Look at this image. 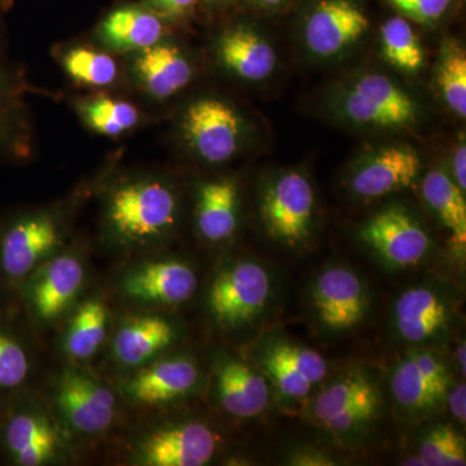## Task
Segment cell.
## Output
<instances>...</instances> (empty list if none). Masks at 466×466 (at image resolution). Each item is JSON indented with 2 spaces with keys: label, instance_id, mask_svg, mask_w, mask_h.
Segmentation results:
<instances>
[{
  "label": "cell",
  "instance_id": "1",
  "mask_svg": "<svg viewBox=\"0 0 466 466\" xmlns=\"http://www.w3.org/2000/svg\"><path fill=\"white\" fill-rule=\"evenodd\" d=\"M179 213L177 191L164 177L150 174L125 177L106 192L103 235L116 249H150L173 235Z\"/></svg>",
  "mask_w": 466,
  "mask_h": 466
},
{
  "label": "cell",
  "instance_id": "2",
  "mask_svg": "<svg viewBox=\"0 0 466 466\" xmlns=\"http://www.w3.org/2000/svg\"><path fill=\"white\" fill-rule=\"evenodd\" d=\"M72 441L47 401L32 389L0 403V455L5 464H66L73 455Z\"/></svg>",
  "mask_w": 466,
  "mask_h": 466
},
{
  "label": "cell",
  "instance_id": "3",
  "mask_svg": "<svg viewBox=\"0 0 466 466\" xmlns=\"http://www.w3.org/2000/svg\"><path fill=\"white\" fill-rule=\"evenodd\" d=\"M47 403L72 441L95 440L115 428L122 400L116 388L85 364L67 361L52 380Z\"/></svg>",
  "mask_w": 466,
  "mask_h": 466
},
{
  "label": "cell",
  "instance_id": "4",
  "mask_svg": "<svg viewBox=\"0 0 466 466\" xmlns=\"http://www.w3.org/2000/svg\"><path fill=\"white\" fill-rule=\"evenodd\" d=\"M66 219L58 208L20 211L0 220V289L12 297L27 276L66 248Z\"/></svg>",
  "mask_w": 466,
  "mask_h": 466
},
{
  "label": "cell",
  "instance_id": "5",
  "mask_svg": "<svg viewBox=\"0 0 466 466\" xmlns=\"http://www.w3.org/2000/svg\"><path fill=\"white\" fill-rule=\"evenodd\" d=\"M88 263L76 248H64L27 276L16 299L27 320L35 327H51L66 320L84 299Z\"/></svg>",
  "mask_w": 466,
  "mask_h": 466
},
{
  "label": "cell",
  "instance_id": "6",
  "mask_svg": "<svg viewBox=\"0 0 466 466\" xmlns=\"http://www.w3.org/2000/svg\"><path fill=\"white\" fill-rule=\"evenodd\" d=\"M219 450V437L200 420L147 425L128 441L126 462L135 466H202Z\"/></svg>",
  "mask_w": 466,
  "mask_h": 466
},
{
  "label": "cell",
  "instance_id": "7",
  "mask_svg": "<svg viewBox=\"0 0 466 466\" xmlns=\"http://www.w3.org/2000/svg\"><path fill=\"white\" fill-rule=\"evenodd\" d=\"M198 287L195 268L186 260L170 257L137 260L116 281V293L126 302L159 311L188 302Z\"/></svg>",
  "mask_w": 466,
  "mask_h": 466
},
{
  "label": "cell",
  "instance_id": "8",
  "mask_svg": "<svg viewBox=\"0 0 466 466\" xmlns=\"http://www.w3.org/2000/svg\"><path fill=\"white\" fill-rule=\"evenodd\" d=\"M200 380V367L195 359L167 352L122 375L116 389L128 406L152 410L189 397L198 389Z\"/></svg>",
  "mask_w": 466,
  "mask_h": 466
},
{
  "label": "cell",
  "instance_id": "9",
  "mask_svg": "<svg viewBox=\"0 0 466 466\" xmlns=\"http://www.w3.org/2000/svg\"><path fill=\"white\" fill-rule=\"evenodd\" d=\"M269 290V276L259 263H229L208 285L207 306L210 317L223 329H238L265 309Z\"/></svg>",
  "mask_w": 466,
  "mask_h": 466
},
{
  "label": "cell",
  "instance_id": "10",
  "mask_svg": "<svg viewBox=\"0 0 466 466\" xmlns=\"http://www.w3.org/2000/svg\"><path fill=\"white\" fill-rule=\"evenodd\" d=\"M180 339L179 325L159 309H137L113 324L110 361L122 375L167 354Z\"/></svg>",
  "mask_w": 466,
  "mask_h": 466
},
{
  "label": "cell",
  "instance_id": "11",
  "mask_svg": "<svg viewBox=\"0 0 466 466\" xmlns=\"http://www.w3.org/2000/svg\"><path fill=\"white\" fill-rule=\"evenodd\" d=\"M12 0H0V156L24 161L33 155V133L21 67L9 57L5 17Z\"/></svg>",
  "mask_w": 466,
  "mask_h": 466
},
{
  "label": "cell",
  "instance_id": "12",
  "mask_svg": "<svg viewBox=\"0 0 466 466\" xmlns=\"http://www.w3.org/2000/svg\"><path fill=\"white\" fill-rule=\"evenodd\" d=\"M182 131L198 158L217 165L238 152L244 125L231 104L218 97H202L184 112Z\"/></svg>",
  "mask_w": 466,
  "mask_h": 466
},
{
  "label": "cell",
  "instance_id": "13",
  "mask_svg": "<svg viewBox=\"0 0 466 466\" xmlns=\"http://www.w3.org/2000/svg\"><path fill=\"white\" fill-rule=\"evenodd\" d=\"M382 397L375 381L360 370L345 373L319 392L312 416L334 433H348L379 416Z\"/></svg>",
  "mask_w": 466,
  "mask_h": 466
},
{
  "label": "cell",
  "instance_id": "14",
  "mask_svg": "<svg viewBox=\"0 0 466 466\" xmlns=\"http://www.w3.org/2000/svg\"><path fill=\"white\" fill-rule=\"evenodd\" d=\"M342 115L352 124L398 128L417 118L415 101L389 76L370 73L342 95Z\"/></svg>",
  "mask_w": 466,
  "mask_h": 466
},
{
  "label": "cell",
  "instance_id": "15",
  "mask_svg": "<svg viewBox=\"0 0 466 466\" xmlns=\"http://www.w3.org/2000/svg\"><path fill=\"white\" fill-rule=\"evenodd\" d=\"M260 210L269 235L297 247L311 235L314 188L305 175L296 171L283 174L267 188Z\"/></svg>",
  "mask_w": 466,
  "mask_h": 466
},
{
  "label": "cell",
  "instance_id": "16",
  "mask_svg": "<svg viewBox=\"0 0 466 466\" xmlns=\"http://www.w3.org/2000/svg\"><path fill=\"white\" fill-rule=\"evenodd\" d=\"M360 238L386 263L395 267L417 265L431 245L425 229L401 208H388L370 218Z\"/></svg>",
  "mask_w": 466,
  "mask_h": 466
},
{
  "label": "cell",
  "instance_id": "17",
  "mask_svg": "<svg viewBox=\"0 0 466 466\" xmlns=\"http://www.w3.org/2000/svg\"><path fill=\"white\" fill-rule=\"evenodd\" d=\"M450 389L449 370L431 351L412 352L392 372V395L408 412H431L446 401Z\"/></svg>",
  "mask_w": 466,
  "mask_h": 466
},
{
  "label": "cell",
  "instance_id": "18",
  "mask_svg": "<svg viewBox=\"0 0 466 466\" xmlns=\"http://www.w3.org/2000/svg\"><path fill=\"white\" fill-rule=\"evenodd\" d=\"M370 27V18L351 0H320L306 20V46L312 54L330 57L358 42Z\"/></svg>",
  "mask_w": 466,
  "mask_h": 466
},
{
  "label": "cell",
  "instance_id": "19",
  "mask_svg": "<svg viewBox=\"0 0 466 466\" xmlns=\"http://www.w3.org/2000/svg\"><path fill=\"white\" fill-rule=\"evenodd\" d=\"M113 324L108 300L103 294L92 293L67 315L58 348L69 363H88L108 345Z\"/></svg>",
  "mask_w": 466,
  "mask_h": 466
},
{
  "label": "cell",
  "instance_id": "20",
  "mask_svg": "<svg viewBox=\"0 0 466 466\" xmlns=\"http://www.w3.org/2000/svg\"><path fill=\"white\" fill-rule=\"evenodd\" d=\"M259 363L284 397L299 400L325 379L328 363L315 350L288 341L271 343Z\"/></svg>",
  "mask_w": 466,
  "mask_h": 466
},
{
  "label": "cell",
  "instance_id": "21",
  "mask_svg": "<svg viewBox=\"0 0 466 466\" xmlns=\"http://www.w3.org/2000/svg\"><path fill=\"white\" fill-rule=\"evenodd\" d=\"M312 296L319 319L328 329L336 332L352 329L366 314L363 283L345 267H330L321 272Z\"/></svg>",
  "mask_w": 466,
  "mask_h": 466
},
{
  "label": "cell",
  "instance_id": "22",
  "mask_svg": "<svg viewBox=\"0 0 466 466\" xmlns=\"http://www.w3.org/2000/svg\"><path fill=\"white\" fill-rule=\"evenodd\" d=\"M214 394L229 416L251 419L266 410L269 390L265 377L241 359L220 354L214 364Z\"/></svg>",
  "mask_w": 466,
  "mask_h": 466
},
{
  "label": "cell",
  "instance_id": "23",
  "mask_svg": "<svg viewBox=\"0 0 466 466\" xmlns=\"http://www.w3.org/2000/svg\"><path fill=\"white\" fill-rule=\"evenodd\" d=\"M131 75L152 99L167 100L189 85L193 67L177 46L162 41L135 54Z\"/></svg>",
  "mask_w": 466,
  "mask_h": 466
},
{
  "label": "cell",
  "instance_id": "24",
  "mask_svg": "<svg viewBox=\"0 0 466 466\" xmlns=\"http://www.w3.org/2000/svg\"><path fill=\"white\" fill-rule=\"evenodd\" d=\"M421 158L410 147L390 146L375 153L351 179L355 195L377 198L400 191L415 182Z\"/></svg>",
  "mask_w": 466,
  "mask_h": 466
},
{
  "label": "cell",
  "instance_id": "25",
  "mask_svg": "<svg viewBox=\"0 0 466 466\" xmlns=\"http://www.w3.org/2000/svg\"><path fill=\"white\" fill-rule=\"evenodd\" d=\"M162 16L139 5H124L109 12L97 26L96 36L104 47L116 52H137L164 41Z\"/></svg>",
  "mask_w": 466,
  "mask_h": 466
},
{
  "label": "cell",
  "instance_id": "26",
  "mask_svg": "<svg viewBox=\"0 0 466 466\" xmlns=\"http://www.w3.org/2000/svg\"><path fill=\"white\" fill-rule=\"evenodd\" d=\"M238 183L231 177H218L201 184L196 201L198 235L211 244H220L235 235L238 223Z\"/></svg>",
  "mask_w": 466,
  "mask_h": 466
},
{
  "label": "cell",
  "instance_id": "27",
  "mask_svg": "<svg viewBox=\"0 0 466 466\" xmlns=\"http://www.w3.org/2000/svg\"><path fill=\"white\" fill-rule=\"evenodd\" d=\"M217 55L227 70L238 78L259 82L272 75L278 63L274 47L253 30H227L217 43Z\"/></svg>",
  "mask_w": 466,
  "mask_h": 466
},
{
  "label": "cell",
  "instance_id": "28",
  "mask_svg": "<svg viewBox=\"0 0 466 466\" xmlns=\"http://www.w3.org/2000/svg\"><path fill=\"white\" fill-rule=\"evenodd\" d=\"M450 312L443 299L429 288H412L401 294L394 308V324L401 339L424 342L446 328Z\"/></svg>",
  "mask_w": 466,
  "mask_h": 466
},
{
  "label": "cell",
  "instance_id": "29",
  "mask_svg": "<svg viewBox=\"0 0 466 466\" xmlns=\"http://www.w3.org/2000/svg\"><path fill=\"white\" fill-rule=\"evenodd\" d=\"M34 355L7 309H0V403L30 388Z\"/></svg>",
  "mask_w": 466,
  "mask_h": 466
},
{
  "label": "cell",
  "instance_id": "30",
  "mask_svg": "<svg viewBox=\"0 0 466 466\" xmlns=\"http://www.w3.org/2000/svg\"><path fill=\"white\" fill-rule=\"evenodd\" d=\"M422 196L437 214L441 225L449 229L453 248L460 254L466 247V201L464 192L455 180L441 170H433L422 180Z\"/></svg>",
  "mask_w": 466,
  "mask_h": 466
},
{
  "label": "cell",
  "instance_id": "31",
  "mask_svg": "<svg viewBox=\"0 0 466 466\" xmlns=\"http://www.w3.org/2000/svg\"><path fill=\"white\" fill-rule=\"evenodd\" d=\"M78 112L91 130L104 137H121L142 121L140 110L134 104L106 96L81 101Z\"/></svg>",
  "mask_w": 466,
  "mask_h": 466
},
{
  "label": "cell",
  "instance_id": "32",
  "mask_svg": "<svg viewBox=\"0 0 466 466\" xmlns=\"http://www.w3.org/2000/svg\"><path fill=\"white\" fill-rule=\"evenodd\" d=\"M61 66L76 84L87 87H110L119 78V66L115 57L85 46L67 48L61 56Z\"/></svg>",
  "mask_w": 466,
  "mask_h": 466
},
{
  "label": "cell",
  "instance_id": "33",
  "mask_svg": "<svg viewBox=\"0 0 466 466\" xmlns=\"http://www.w3.org/2000/svg\"><path fill=\"white\" fill-rule=\"evenodd\" d=\"M437 84L447 106L461 118L466 116V54L460 43L449 39L441 46Z\"/></svg>",
  "mask_w": 466,
  "mask_h": 466
},
{
  "label": "cell",
  "instance_id": "34",
  "mask_svg": "<svg viewBox=\"0 0 466 466\" xmlns=\"http://www.w3.org/2000/svg\"><path fill=\"white\" fill-rule=\"evenodd\" d=\"M383 56L407 73H416L424 66V51L415 30L404 17H392L381 29Z\"/></svg>",
  "mask_w": 466,
  "mask_h": 466
},
{
  "label": "cell",
  "instance_id": "35",
  "mask_svg": "<svg viewBox=\"0 0 466 466\" xmlns=\"http://www.w3.org/2000/svg\"><path fill=\"white\" fill-rule=\"evenodd\" d=\"M420 456L426 466L466 464L465 441L451 425H437L420 444Z\"/></svg>",
  "mask_w": 466,
  "mask_h": 466
},
{
  "label": "cell",
  "instance_id": "36",
  "mask_svg": "<svg viewBox=\"0 0 466 466\" xmlns=\"http://www.w3.org/2000/svg\"><path fill=\"white\" fill-rule=\"evenodd\" d=\"M404 17L416 23L431 24L440 20L452 0H388Z\"/></svg>",
  "mask_w": 466,
  "mask_h": 466
},
{
  "label": "cell",
  "instance_id": "37",
  "mask_svg": "<svg viewBox=\"0 0 466 466\" xmlns=\"http://www.w3.org/2000/svg\"><path fill=\"white\" fill-rule=\"evenodd\" d=\"M147 7L155 11L159 16H180L186 14L198 0H146Z\"/></svg>",
  "mask_w": 466,
  "mask_h": 466
},
{
  "label": "cell",
  "instance_id": "38",
  "mask_svg": "<svg viewBox=\"0 0 466 466\" xmlns=\"http://www.w3.org/2000/svg\"><path fill=\"white\" fill-rule=\"evenodd\" d=\"M449 403L450 410L460 422H465L466 420V389L465 383H459L458 386L449 390L446 398Z\"/></svg>",
  "mask_w": 466,
  "mask_h": 466
},
{
  "label": "cell",
  "instance_id": "39",
  "mask_svg": "<svg viewBox=\"0 0 466 466\" xmlns=\"http://www.w3.org/2000/svg\"><path fill=\"white\" fill-rule=\"evenodd\" d=\"M453 174H455V183L459 188L465 193L466 189V146L464 135L460 137L458 147H456L455 155H453Z\"/></svg>",
  "mask_w": 466,
  "mask_h": 466
},
{
  "label": "cell",
  "instance_id": "40",
  "mask_svg": "<svg viewBox=\"0 0 466 466\" xmlns=\"http://www.w3.org/2000/svg\"><path fill=\"white\" fill-rule=\"evenodd\" d=\"M465 343H460L458 346V351H456V360H458L460 370L462 372V376H465L466 364H465Z\"/></svg>",
  "mask_w": 466,
  "mask_h": 466
},
{
  "label": "cell",
  "instance_id": "41",
  "mask_svg": "<svg viewBox=\"0 0 466 466\" xmlns=\"http://www.w3.org/2000/svg\"><path fill=\"white\" fill-rule=\"evenodd\" d=\"M254 3L260 5V7L275 8L284 3L285 0H253Z\"/></svg>",
  "mask_w": 466,
  "mask_h": 466
},
{
  "label": "cell",
  "instance_id": "42",
  "mask_svg": "<svg viewBox=\"0 0 466 466\" xmlns=\"http://www.w3.org/2000/svg\"><path fill=\"white\" fill-rule=\"evenodd\" d=\"M0 464H5V461H3L2 455H0Z\"/></svg>",
  "mask_w": 466,
  "mask_h": 466
}]
</instances>
